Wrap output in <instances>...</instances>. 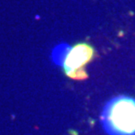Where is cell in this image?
Returning <instances> with one entry per match:
<instances>
[{"instance_id": "obj_1", "label": "cell", "mask_w": 135, "mask_h": 135, "mask_svg": "<svg viewBox=\"0 0 135 135\" xmlns=\"http://www.w3.org/2000/svg\"><path fill=\"white\" fill-rule=\"evenodd\" d=\"M107 135H135V98L119 95L110 99L101 112Z\"/></svg>"}, {"instance_id": "obj_2", "label": "cell", "mask_w": 135, "mask_h": 135, "mask_svg": "<svg viewBox=\"0 0 135 135\" xmlns=\"http://www.w3.org/2000/svg\"><path fill=\"white\" fill-rule=\"evenodd\" d=\"M95 56V50L90 44L85 42L75 44L64 53L63 71L71 79L85 80L88 78L85 66Z\"/></svg>"}]
</instances>
